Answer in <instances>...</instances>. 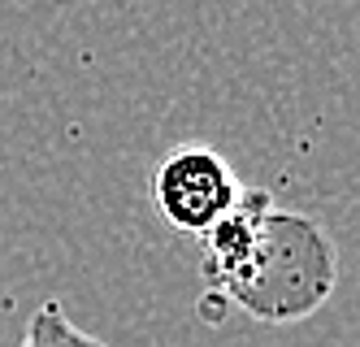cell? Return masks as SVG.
Instances as JSON below:
<instances>
[{
    "instance_id": "cell-2",
    "label": "cell",
    "mask_w": 360,
    "mask_h": 347,
    "mask_svg": "<svg viewBox=\"0 0 360 347\" xmlns=\"http://www.w3.org/2000/svg\"><path fill=\"white\" fill-rule=\"evenodd\" d=\"M22 347H109V343L87 334V330H79L57 300H48V304H39L31 313L27 334H22Z\"/></svg>"
},
{
    "instance_id": "cell-1",
    "label": "cell",
    "mask_w": 360,
    "mask_h": 347,
    "mask_svg": "<svg viewBox=\"0 0 360 347\" xmlns=\"http://www.w3.org/2000/svg\"><path fill=\"white\" fill-rule=\"evenodd\" d=\"M243 187L217 152L209 148H178L152 174V200L174 230L209 234L230 208L239 204Z\"/></svg>"
}]
</instances>
